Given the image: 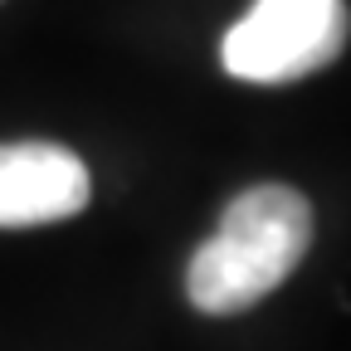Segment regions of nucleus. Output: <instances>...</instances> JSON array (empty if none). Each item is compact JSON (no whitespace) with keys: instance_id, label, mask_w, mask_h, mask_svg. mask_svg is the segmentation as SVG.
<instances>
[{"instance_id":"obj_1","label":"nucleus","mask_w":351,"mask_h":351,"mask_svg":"<svg viewBox=\"0 0 351 351\" xmlns=\"http://www.w3.org/2000/svg\"><path fill=\"white\" fill-rule=\"evenodd\" d=\"M313 244V205L293 186H254L230 200L219 230L195 249L186 293L200 313H244L269 298Z\"/></svg>"},{"instance_id":"obj_2","label":"nucleus","mask_w":351,"mask_h":351,"mask_svg":"<svg viewBox=\"0 0 351 351\" xmlns=\"http://www.w3.org/2000/svg\"><path fill=\"white\" fill-rule=\"evenodd\" d=\"M351 34L346 0H254L225 34L219 59L244 83H293L327 69Z\"/></svg>"},{"instance_id":"obj_3","label":"nucleus","mask_w":351,"mask_h":351,"mask_svg":"<svg viewBox=\"0 0 351 351\" xmlns=\"http://www.w3.org/2000/svg\"><path fill=\"white\" fill-rule=\"evenodd\" d=\"M88 166L54 142H10L0 147V225H54L88 205Z\"/></svg>"}]
</instances>
